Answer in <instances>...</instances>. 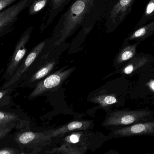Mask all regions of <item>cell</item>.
I'll return each mask as SVG.
<instances>
[{
	"instance_id": "6da1fadb",
	"label": "cell",
	"mask_w": 154,
	"mask_h": 154,
	"mask_svg": "<svg viewBox=\"0 0 154 154\" xmlns=\"http://www.w3.org/2000/svg\"><path fill=\"white\" fill-rule=\"evenodd\" d=\"M116 1L74 0L55 26L54 46L60 45L80 28L79 36H87Z\"/></svg>"
},
{
	"instance_id": "7a4b0ae2",
	"label": "cell",
	"mask_w": 154,
	"mask_h": 154,
	"mask_svg": "<svg viewBox=\"0 0 154 154\" xmlns=\"http://www.w3.org/2000/svg\"><path fill=\"white\" fill-rule=\"evenodd\" d=\"M62 144L71 145L94 152L99 149L109 140L108 136L91 130L76 131L61 137Z\"/></svg>"
},
{
	"instance_id": "3957f363",
	"label": "cell",
	"mask_w": 154,
	"mask_h": 154,
	"mask_svg": "<svg viewBox=\"0 0 154 154\" xmlns=\"http://www.w3.org/2000/svg\"><path fill=\"white\" fill-rule=\"evenodd\" d=\"M151 114L150 111L146 110H116L109 114L101 125L106 127L127 126L145 122Z\"/></svg>"
},
{
	"instance_id": "277c9868",
	"label": "cell",
	"mask_w": 154,
	"mask_h": 154,
	"mask_svg": "<svg viewBox=\"0 0 154 154\" xmlns=\"http://www.w3.org/2000/svg\"><path fill=\"white\" fill-rule=\"evenodd\" d=\"M33 0H19L0 12V39L12 32L19 15Z\"/></svg>"
},
{
	"instance_id": "5b68a950",
	"label": "cell",
	"mask_w": 154,
	"mask_h": 154,
	"mask_svg": "<svg viewBox=\"0 0 154 154\" xmlns=\"http://www.w3.org/2000/svg\"><path fill=\"white\" fill-rule=\"evenodd\" d=\"M33 28L32 26H30L19 38L1 80H3L6 81L9 80L25 58L27 51L26 46L30 38Z\"/></svg>"
},
{
	"instance_id": "8992f818",
	"label": "cell",
	"mask_w": 154,
	"mask_h": 154,
	"mask_svg": "<svg viewBox=\"0 0 154 154\" xmlns=\"http://www.w3.org/2000/svg\"><path fill=\"white\" fill-rule=\"evenodd\" d=\"M46 41H43L32 49L27 57H25L20 66L17 69L14 75L9 80L5 82L0 87V89L10 88L16 89L19 88V85L22 81L25 75L42 52L46 45Z\"/></svg>"
},
{
	"instance_id": "52a82bcc",
	"label": "cell",
	"mask_w": 154,
	"mask_h": 154,
	"mask_svg": "<svg viewBox=\"0 0 154 154\" xmlns=\"http://www.w3.org/2000/svg\"><path fill=\"white\" fill-rule=\"evenodd\" d=\"M135 0H117L108 11L103 20L107 32L116 29L132 11Z\"/></svg>"
},
{
	"instance_id": "ba28073f",
	"label": "cell",
	"mask_w": 154,
	"mask_h": 154,
	"mask_svg": "<svg viewBox=\"0 0 154 154\" xmlns=\"http://www.w3.org/2000/svg\"><path fill=\"white\" fill-rule=\"evenodd\" d=\"M75 68L60 69L51 74L44 79L40 81L35 86L34 90L28 97L29 100H32L42 96L46 92L55 88H58L74 72Z\"/></svg>"
},
{
	"instance_id": "9c48e42d",
	"label": "cell",
	"mask_w": 154,
	"mask_h": 154,
	"mask_svg": "<svg viewBox=\"0 0 154 154\" xmlns=\"http://www.w3.org/2000/svg\"><path fill=\"white\" fill-rule=\"evenodd\" d=\"M154 137V121L140 122L112 130L108 135L109 139L128 137Z\"/></svg>"
},
{
	"instance_id": "30bf717a",
	"label": "cell",
	"mask_w": 154,
	"mask_h": 154,
	"mask_svg": "<svg viewBox=\"0 0 154 154\" xmlns=\"http://www.w3.org/2000/svg\"><path fill=\"white\" fill-rule=\"evenodd\" d=\"M93 125L94 123L92 120H76L69 122L58 128L44 131L43 134L47 140L51 141L52 138H59L74 131L91 130Z\"/></svg>"
},
{
	"instance_id": "8fae6325",
	"label": "cell",
	"mask_w": 154,
	"mask_h": 154,
	"mask_svg": "<svg viewBox=\"0 0 154 154\" xmlns=\"http://www.w3.org/2000/svg\"><path fill=\"white\" fill-rule=\"evenodd\" d=\"M15 141L21 147L27 149L43 147L50 143L45 138L42 132H34L25 130L17 134Z\"/></svg>"
},
{
	"instance_id": "7c38bea8",
	"label": "cell",
	"mask_w": 154,
	"mask_h": 154,
	"mask_svg": "<svg viewBox=\"0 0 154 154\" xmlns=\"http://www.w3.org/2000/svg\"><path fill=\"white\" fill-rule=\"evenodd\" d=\"M14 108L0 109V125L15 123L22 129L29 128V121L25 113L18 106Z\"/></svg>"
},
{
	"instance_id": "4fadbf2b",
	"label": "cell",
	"mask_w": 154,
	"mask_h": 154,
	"mask_svg": "<svg viewBox=\"0 0 154 154\" xmlns=\"http://www.w3.org/2000/svg\"><path fill=\"white\" fill-rule=\"evenodd\" d=\"M56 64V62L52 60L45 63L34 71H29L25 75L18 88L35 87L41 79L51 72Z\"/></svg>"
},
{
	"instance_id": "5bb4252c",
	"label": "cell",
	"mask_w": 154,
	"mask_h": 154,
	"mask_svg": "<svg viewBox=\"0 0 154 154\" xmlns=\"http://www.w3.org/2000/svg\"><path fill=\"white\" fill-rule=\"evenodd\" d=\"M72 0H50L47 11L42 19L40 29L42 31L48 27L60 13Z\"/></svg>"
},
{
	"instance_id": "9a60e30c",
	"label": "cell",
	"mask_w": 154,
	"mask_h": 154,
	"mask_svg": "<svg viewBox=\"0 0 154 154\" xmlns=\"http://www.w3.org/2000/svg\"><path fill=\"white\" fill-rule=\"evenodd\" d=\"M154 33V20L133 32L127 38V41H143L152 36Z\"/></svg>"
},
{
	"instance_id": "2e32d148",
	"label": "cell",
	"mask_w": 154,
	"mask_h": 154,
	"mask_svg": "<svg viewBox=\"0 0 154 154\" xmlns=\"http://www.w3.org/2000/svg\"><path fill=\"white\" fill-rule=\"evenodd\" d=\"M141 42H137L134 44L128 45L122 49L116 57V64H122L134 58L136 53L137 48Z\"/></svg>"
},
{
	"instance_id": "e0dca14e",
	"label": "cell",
	"mask_w": 154,
	"mask_h": 154,
	"mask_svg": "<svg viewBox=\"0 0 154 154\" xmlns=\"http://www.w3.org/2000/svg\"><path fill=\"white\" fill-rule=\"evenodd\" d=\"M15 89L7 88L0 89V109H10L16 107L13 100L12 94Z\"/></svg>"
},
{
	"instance_id": "ac0fdd59",
	"label": "cell",
	"mask_w": 154,
	"mask_h": 154,
	"mask_svg": "<svg viewBox=\"0 0 154 154\" xmlns=\"http://www.w3.org/2000/svg\"><path fill=\"white\" fill-rule=\"evenodd\" d=\"M149 61V59L145 56L134 58L121 69V73L125 75H130Z\"/></svg>"
},
{
	"instance_id": "d6986e66",
	"label": "cell",
	"mask_w": 154,
	"mask_h": 154,
	"mask_svg": "<svg viewBox=\"0 0 154 154\" xmlns=\"http://www.w3.org/2000/svg\"><path fill=\"white\" fill-rule=\"evenodd\" d=\"M87 150L85 148L71 145L61 144L60 147L54 148L47 152V154H85Z\"/></svg>"
},
{
	"instance_id": "ffe728a7",
	"label": "cell",
	"mask_w": 154,
	"mask_h": 154,
	"mask_svg": "<svg viewBox=\"0 0 154 154\" xmlns=\"http://www.w3.org/2000/svg\"><path fill=\"white\" fill-rule=\"evenodd\" d=\"M154 20V0H150L146 7L140 20L135 27V29L143 26Z\"/></svg>"
},
{
	"instance_id": "44dd1931",
	"label": "cell",
	"mask_w": 154,
	"mask_h": 154,
	"mask_svg": "<svg viewBox=\"0 0 154 154\" xmlns=\"http://www.w3.org/2000/svg\"><path fill=\"white\" fill-rule=\"evenodd\" d=\"M92 102L99 104L102 107L106 108L117 102L116 96L113 94L103 93L97 95L91 99Z\"/></svg>"
},
{
	"instance_id": "7402d4cb",
	"label": "cell",
	"mask_w": 154,
	"mask_h": 154,
	"mask_svg": "<svg viewBox=\"0 0 154 154\" xmlns=\"http://www.w3.org/2000/svg\"><path fill=\"white\" fill-rule=\"evenodd\" d=\"M50 0H33L29 7L30 16L35 15L48 5Z\"/></svg>"
},
{
	"instance_id": "603a6c76",
	"label": "cell",
	"mask_w": 154,
	"mask_h": 154,
	"mask_svg": "<svg viewBox=\"0 0 154 154\" xmlns=\"http://www.w3.org/2000/svg\"><path fill=\"white\" fill-rule=\"evenodd\" d=\"M14 128L22 129L19 125L15 123L0 125V139L5 137Z\"/></svg>"
},
{
	"instance_id": "cb8c5ba5",
	"label": "cell",
	"mask_w": 154,
	"mask_h": 154,
	"mask_svg": "<svg viewBox=\"0 0 154 154\" xmlns=\"http://www.w3.org/2000/svg\"><path fill=\"white\" fill-rule=\"evenodd\" d=\"M18 0H0V12L16 2Z\"/></svg>"
},
{
	"instance_id": "d4e9b609",
	"label": "cell",
	"mask_w": 154,
	"mask_h": 154,
	"mask_svg": "<svg viewBox=\"0 0 154 154\" xmlns=\"http://www.w3.org/2000/svg\"><path fill=\"white\" fill-rule=\"evenodd\" d=\"M42 147H38V148L31 149L30 151L21 154H39L42 151Z\"/></svg>"
},
{
	"instance_id": "484cf974",
	"label": "cell",
	"mask_w": 154,
	"mask_h": 154,
	"mask_svg": "<svg viewBox=\"0 0 154 154\" xmlns=\"http://www.w3.org/2000/svg\"><path fill=\"white\" fill-rule=\"evenodd\" d=\"M0 154H16V151L11 148H5L0 150Z\"/></svg>"
},
{
	"instance_id": "4316f807",
	"label": "cell",
	"mask_w": 154,
	"mask_h": 154,
	"mask_svg": "<svg viewBox=\"0 0 154 154\" xmlns=\"http://www.w3.org/2000/svg\"><path fill=\"white\" fill-rule=\"evenodd\" d=\"M149 86H150V88L152 89L154 91V80L152 81V82L149 83Z\"/></svg>"
},
{
	"instance_id": "83f0119b",
	"label": "cell",
	"mask_w": 154,
	"mask_h": 154,
	"mask_svg": "<svg viewBox=\"0 0 154 154\" xmlns=\"http://www.w3.org/2000/svg\"><path fill=\"white\" fill-rule=\"evenodd\" d=\"M5 70V68H3L2 69L0 70V76L2 75V74H3V73L4 71Z\"/></svg>"
},
{
	"instance_id": "f1b7e54d",
	"label": "cell",
	"mask_w": 154,
	"mask_h": 154,
	"mask_svg": "<svg viewBox=\"0 0 154 154\" xmlns=\"http://www.w3.org/2000/svg\"><path fill=\"white\" fill-rule=\"evenodd\" d=\"M148 154H154V152H152V153H151Z\"/></svg>"
}]
</instances>
